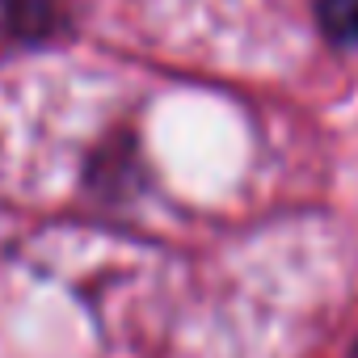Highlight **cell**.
Returning <instances> with one entry per match:
<instances>
[{
  "label": "cell",
  "mask_w": 358,
  "mask_h": 358,
  "mask_svg": "<svg viewBox=\"0 0 358 358\" xmlns=\"http://www.w3.org/2000/svg\"><path fill=\"white\" fill-rule=\"evenodd\" d=\"M316 22L337 47L358 43V0H316Z\"/></svg>",
  "instance_id": "cell-2"
},
{
  "label": "cell",
  "mask_w": 358,
  "mask_h": 358,
  "mask_svg": "<svg viewBox=\"0 0 358 358\" xmlns=\"http://www.w3.org/2000/svg\"><path fill=\"white\" fill-rule=\"evenodd\" d=\"M55 17H59V0H0V22L22 43H38L43 34H51Z\"/></svg>",
  "instance_id": "cell-1"
}]
</instances>
